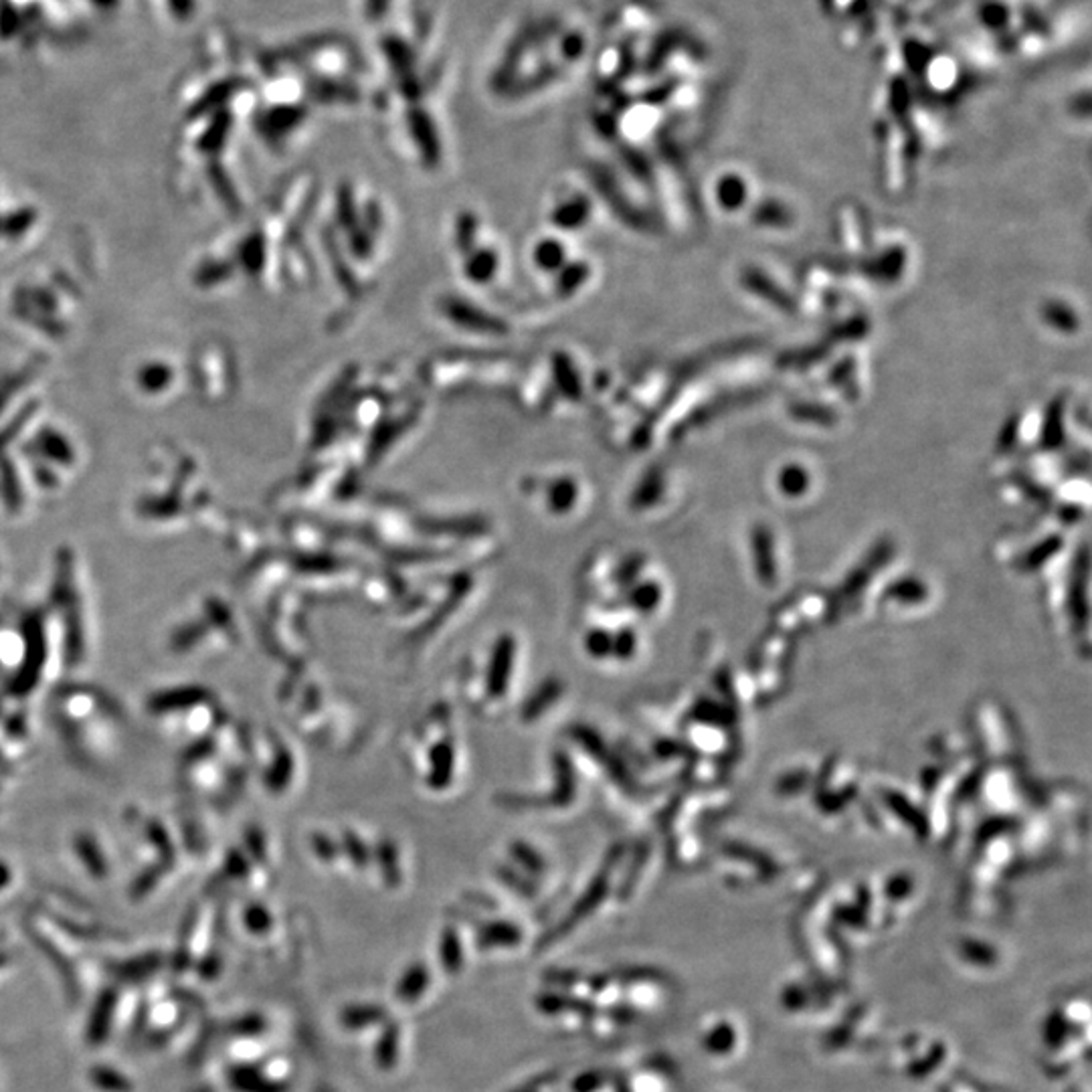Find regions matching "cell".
Listing matches in <instances>:
<instances>
[{"mask_svg":"<svg viewBox=\"0 0 1092 1092\" xmlns=\"http://www.w3.org/2000/svg\"><path fill=\"white\" fill-rule=\"evenodd\" d=\"M92 1082H94L95 1087H97L99 1091H132V1084H130V1080H128L124 1075H120V1073H116V1070H111V1068H106V1066H97V1068L92 1070Z\"/></svg>","mask_w":1092,"mask_h":1092,"instance_id":"1","label":"cell"},{"mask_svg":"<svg viewBox=\"0 0 1092 1092\" xmlns=\"http://www.w3.org/2000/svg\"><path fill=\"white\" fill-rule=\"evenodd\" d=\"M718 197H720L722 204H727V207H738L741 201H743V197H745V187H743L741 181L729 178V181L722 183V187L718 190Z\"/></svg>","mask_w":1092,"mask_h":1092,"instance_id":"2","label":"cell"},{"mask_svg":"<svg viewBox=\"0 0 1092 1092\" xmlns=\"http://www.w3.org/2000/svg\"><path fill=\"white\" fill-rule=\"evenodd\" d=\"M111 1006H114V998H111V994H108V998L102 999V1003H99V1008H97V1014H95L94 1028H92L95 1040H99V1036H102L104 1031L108 1030Z\"/></svg>","mask_w":1092,"mask_h":1092,"instance_id":"3","label":"cell"},{"mask_svg":"<svg viewBox=\"0 0 1092 1092\" xmlns=\"http://www.w3.org/2000/svg\"><path fill=\"white\" fill-rule=\"evenodd\" d=\"M2 966H6V963H4V957H0V968H2Z\"/></svg>","mask_w":1092,"mask_h":1092,"instance_id":"4","label":"cell"}]
</instances>
